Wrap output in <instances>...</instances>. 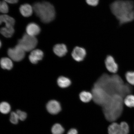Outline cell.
Masks as SVG:
<instances>
[{
    "label": "cell",
    "mask_w": 134,
    "mask_h": 134,
    "mask_svg": "<svg viewBox=\"0 0 134 134\" xmlns=\"http://www.w3.org/2000/svg\"><path fill=\"white\" fill-rule=\"evenodd\" d=\"M110 9L120 25L134 20V2L131 0H117L110 5Z\"/></svg>",
    "instance_id": "6da1fadb"
},
{
    "label": "cell",
    "mask_w": 134,
    "mask_h": 134,
    "mask_svg": "<svg viewBox=\"0 0 134 134\" xmlns=\"http://www.w3.org/2000/svg\"><path fill=\"white\" fill-rule=\"evenodd\" d=\"M123 98L119 94L112 95L103 107L104 115L108 121L114 122L121 115L123 110Z\"/></svg>",
    "instance_id": "7a4b0ae2"
},
{
    "label": "cell",
    "mask_w": 134,
    "mask_h": 134,
    "mask_svg": "<svg viewBox=\"0 0 134 134\" xmlns=\"http://www.w3.org/2000/svg\"><path fill=\"white\" fill-rule=\"evenodd\" d=\"M34 11L42 22L47 23L54 19L56 12L54 7L47 2L35 3L33 6Z\"/></svg>",
    "instance_id": "3957f363"
},
{
    "label": "cell",
    "mask_w": 134,
    "mask_h": 134,
    "mask_svg": "<svg viewBox=\"0 0 134 134\" xmlns=\"http://www.w3.org/2000/svg\"><path fill=\"white\" fill-rule=\"evenodd\" d=\"M91 92L93 95V101L96 104L103 107L112 96L100 87L94 85Z\"/></svg>",
    "instance_id": "277c9868"
},
{
    "label": "cell",
    "mask_w": 134,
    "mask_h": 134,
    "mask_svg": "<svg viewBox=\"0 0 134 134\" xmlns=\"http://www.w3.org/2000/svg\"><path fill=\"white\" fill-rule=\"evenodd\" d=\"M38 41L35 36L25 34L18 41V44L25 51H30L33 50L37 45Z\"/></svg>",
    "instance_id": "5b68a950"
},
{
    "label": "cell",
    "mask_w": 134,
    "mask_h": 134,
    "mask_svg": "<svg viewBox=\"0 0 134 134\" xmlns=\"http://www.w3.org/2000/svg\"><path fill=\"white\" fill-rule=\"evenodd\" d=\"M25 51L18 44L15 47L8 49V56L13 61H21L24 58Z\"/></svg>",
    "instance_id": "8992f818"
},
{
    "label": "cell",
    "mask_w": 134,
    "mask_h": 134,
    "mask_svg": "<svg viewBox=\"0 0 134 134\" xmlns=\"http://www.w3.org/2000/svg\"><path fill=\"white\" fill-rule=\"evenodd\" d=\"M105 68L107 71L112 74H115L118 72L119 65L114 58L111 55L107 56L105 61Z\"/></svg>",
    "instance_id": "52a82bcc"
},
{
    "label": "cell",
    "mask_w": 134,
    "mask_h": 134,
    "mask_svg": "<svg viewBox=\"0 0 134 134\" xmlns=\"http://www.w3.org/2000/svg\"><path fill=\"white\" fill-rule=\"evenodd\" d=\"M87 54L85 48L82 47L76 46L73 48L71 52V56L75 61L80 62L84 60Z\"/></svg>",
    "instance_id": "ba28073f"
},
{
    "label": "cell",
    "mask_w": 134,
    "mask_h": 134,
    "mask_svg": "<svg viewBox=\"0 0 134 134\" xmlns=\"http://www.w3.org/2000/svg\"><path fill=\"white\" fill-rule=\"evenodd\" d=\"M46 107L48 113L52 115L57 114L61 110V105L59 102L55 100H52L48 102Z\"/></svg>",
    "instance_id": "9c48e42d"
},
{
    "label": "cell",
    "mask_w": 134,
    "mask_h": 134,
    "mask_svg": "<svg viewBox=\"0 0 134 134\" xmlns=\"http://www.w3.org/2000/svg\"><path fill=\"white\" fill-rule=\"evenodd\" d=\"M41 31L40 26L35 23H30L27 25L26 28L27 34L33 36L35 37L38 35Z\"/></svg>",
    "instance_id": "30bf717a"
},
{
    "label": "cell",
    "mask_w": 134,
    "mask_h": 134,
    "mask_svg": "<svg viewBox=\"0 0 134 134\" xmlns=\"http://www.w3.org/2000/svg\"><path fill=\"white\" fill-rule=\"evenodd\" d=\"M43 53L41 50L35 49L31 52L29 56V59L31 62L33 64H36L42 59Z\"/></svg>",
    "instance_id": "8fae6325"
},
{
    "label": "cell",
    "mask_w": 134,
    "mask_h": 134,
    "mask_svg": "<svg viewBox=\"0 0 134 134\" xmlns=\"http://www.w3.org/2000/svg\"><path fill=\"white\" fill-rule=\"evenodd\" d=\"M53 50L55 54L60 57L65 56L68 53V47L66 45L63 43L55 45Z\"/></svg>",
    "instance_id": "7c38bea8"
},
{
    "label": "cell",
    "mask_w": 134,
    "mask_h": 134,
    "mask_svg": "<svg viewBox=\"0 0 134 134\" xmlns=\"http://www.w3.org/2000/svg\"><path fill=\"white\" fill-rule=\"evenodd\" d=\"M19 11L23 16L28 17L32 14L34 11L33 7L27 4H23L20 7Z\"/></svg>",
    "instance_id": "4fadbf2b"
},
{
    "label": "cell",
    "mask_w": 134,
    "mask_h": 134,
    "mask_svg": "<svg viewBox=\"0 0 134 134\" xmlns=\"http://www.w3.org/2000/svg\"><path fill=\"white\" fill-rule=\"evenodd\" d=\"M79 97L80 101L84 103H90L93 99V95L92 92L85 90L80 92Z\"/></svg>",
    "instance_id": "5bb4252c"
},
{
    "label": "cell",
    "mask_w": 134,
    "mask_h": 134,
    "mask_svg": "<svg viewBox=\"0 0 134 134\" xmlns=\"http://www.w3.org/2000/svg\"><path fill=\"white\" fill-rule=\"evenodd\" d=\"M0 23L1 24L4 23L5 26L14 27L15 24V20L13 18L8 15L4 14L0 16Z\"/></svg>",
    "instance_id": "9a60e30c"
},
{
    "label": "cell",
    "mask_w": 134,
    "mask_h": 134,
    "mask_svg": "<svg viewBox=\"0 0 134 134\" xmlns=\"http://www.w3.org/2000/svg\"><path fill=\"white\" fill-rule=\"evenodd\" d=\"M58 85L60 88H65L69 87L72 84V81L70 79L64 76H60L57 80Z\"/></svg>",
    "instance_id": "2e32d148"
},
{
    "label": "cell",
    "mask_w": 134,
    "mask_h": 134,
    "mask_svg": "<svg viewBox=\"0 0 134 134\" xmlns=\"http://www.w3.org/2000/svg\"><path fill=\"white\" fill-rule=\"evenodd\" d=\"M14 27L5 26L1 28V33L5 37L11 38L14 33Z\"/></svg>",
    "instance_id": "e0dca14e"
},
{
    "label": "cell",
    "mask_w": 134,
    "mask_h": 134,
    "mask_svg": "<svg viewBox=\"0 0 134 134\" xmlns=\"http://www.w3.org/2000/svg\"><path fill=\"white\" fill-rule=\"evenodd\" d=\"M1 68L3 69L10 70L13 67V63L10 59L7 58H3L1 61Z\"/></svg>",
    "instance_id": "ac0fdd59"
},
{
    "label": "cell",
    "mask_w": 134,
    "mask_h": 134,
    "mask_svg": "<svg viewBox=\"0 0 134 134\" xmlns=\"http://www.w3.org/2000/svg\"><path fill=\"white\" fill-rule=\"evenodd\" d=\"M120 129V124L113 122L109 125L108 129V134H117Z\"/></svg>",
    "instance_id": "d6986e66"
},
{
    "label": "cell",
    "mask_w": 134,
    "mask_h": 134,
    "mask_svg": "<svg viewBox=\"0 0 134 134\" xmlns=\"http://www.w3.org/2000/svg\"><path fill=\"white\" fill-rule=\"evenodd\" d=\"M124 104L127 107L132 108L134 107V95L129 94L125 97Z\"/></svg>",
    "instance_id": "ffe728a7"
},
{
    "label": "cell",
    "mask_w": 134,
    "mask_h": 134,
    "mask_svg": "<svg viewBox=\"0 0 134 134\" xmlns=\"http://www.w3.org/2000/svg\"><path fill=\"white\" fill-rule=\"evenodd\" d=\"M53 134H63L64 132V129L59 124H56L53 125L51 129Z\"/></svg>",
    "instance_id": "44dd1931"
},
{
    "label": "cell",
    "mask_w": 134,
    "mask_h": 134,
    "mask_svg": "<svg viewBox=\"0 0 134 134\" xmlns=\"http://www.w3.org/2000/svg\"><path fill=\"white\" fill-rule=\"evenodd\" d=\"M129 131L128 124L125 122H122L120 124L119 130L117 134H128Z\"/></svg>",
    "instance_id": "7402d4cb"
},
{
    "label": "cell",
    "mask_w": 134,
    "mask_h": 134,
    "mask_svg": "<svg viewBox=\"0 0 134 134\" xmlns=\"http://www.w3.org/2000/svg\"><path fill=\"white\" fill-rule=\"evenodd\" d=\"M125 78L129 84L134 86V71H127L125 74Z\"/></svg>",
    "instance_id": "603a6c76"
},
{
    "label": "cell",
    "mask_w": 134,
    "mask_h": 134,
    "mask_svg": "<svg viewBox=\"0 0 134 134\" xmlns=\"http://www.w3.org/2000/svg\"><path fill=\"white\" fill-rule=\"evenodd\" d=\"M11 110V107L9 104L6 102H2L0 105V111L4 114L9 113Z\"/></svg>",
    "instance_id": "cb8c5ba5"
},
{
    "label": "cell",
    "mask_w": 134,
    "mask_h": 134,
    "mask_svg": "<svg viewBox=\"0 0 134 134\" xmlns=\"http://www.w3.org/2000/svg\"><path fill=\"white\" fill-rule=\"evenodd\" d=\"M9 8L7 3L3 1H1L0 4V11L4 14H6L8 12Z\"/></svg>",
    "instance_id": "d4e9b609"
},
{
    "label": "cell",
    "mask_w": 134,
    "mask_h": 134,
    "mask_svg": "<svg viewBox=\"0 0 134 134\" xmlns=\"http://www.w3.org/2000/svg\"><path fill=\"white\" fill-rule=\"evenodd\" d=\"M19 119L16 112H12L11 113L10 120L13 124H16L18 123Z\"/></svg>",
    "instance_id": "484cf974"
},
{
    "label": "cell",
    "mask_w": 134,
    "mask_h": 134,
    "mask_svg": "<svg viewBox=\"0 0 134 134\" xmlns=\"http://www.w3.org/2000/svg\"><path fill=\"white\" fill-rule=\"evenodd\" d=\"M16 113L17 114L19 120L21 121H24L27 116V115L25 112L22 111L21 110H17Z\"/></svg>",
    "instance_id": "4316f807"
},
{
    "label": "cell",
    "mask_w": 134,
    "mask_h": 134,
    "mask_svg": "<svg viewBox=\"0 0 134 134\" xmlns=\"http://www.w3.org/2000/svg\"><path fill=\"white\" fill-rule=\"evenodd\" d=\"M87 4L90 5L95 6L98 5L99 0H86Z\"/></svg>",
    "instance_id": "83f0119b"
},
{
    "label": "cell",
    "mask_w": 134,
    "mask_h": 134,
    "mask_svg": "<svg viewBox=\"0 0 134 134\" xmlns=\"http://www.w3.org/2000/svg\"><path fill=\"white\" fill-rule=\"evenodd\" d=\"M67 134H78V132L76 129H71L69 131Z\"/></svg>",
    "instance_id": "f1b7e54d"
},
{
    "label": "cell",
    "mask_w": 134,
    "mask_h": 134,
    "mask_svg": "<svg viewBox=\"0 0 134 134\" xmlns=\"http://www.w3.org/2000/svg\"><path fill=\"white\" fill-rule=\"evenodd\" d=\"M19 0H3L6 3L10 4H15L18 2Z\"/></svg>",
    "instance_id": "f546056e"
}]
</instances>
